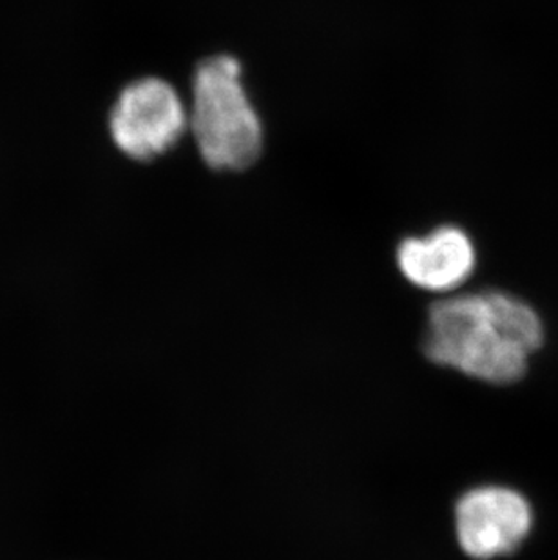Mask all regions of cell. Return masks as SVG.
<instances>
[{"label": "cell", "instance_id": "1", "mask_svg": "<svg viewBox=\"0 0 558 560\" xmlns=\"http://www.w3.org/2000/svg\"><path fill=\"white\" fill-rule=\"evenodd\" d=\"M543 341V319L532 305L508 292L479 291L433 303L422 349L435 365L511 385L524 377Z\"/></svg>", "mask_w": 558, "mask_h": 560}, {"label": "cell", "instance_id": "2", "mask_svg": "<svg viewBox=\"0 0 558 560\" xmlns=\"http://www.w3.org/2000/svg\"><path fill=\"white\" fill-rule=\"evenodd\" d=\"M232 55L201 60L193 79L189 127L201 160L217 171H243L264 151V124Z\"/></svg>", "mask_w": 558, "mask_h": 560}, {"label": "cell", "instance_id": "3", "mask_svg": "<svg viewBox=\"0 0 558 560\" xmlns=\"http://www.w3.org/2000/svg\"><path fill=\"white\" fill-rule=\"evenodd\" d=\"M189 112L178 91L165 80L148 77L126 85L109 115L113 142L129 159H159L184 137Z\"/></svg>", "mask_w": 558, "mask_h": 560}, {"label": "cell", "instance_id": "4", "mask_svg": "<svg viewBox=\"0 0 558 560\" xmlns=\"http://www.w3.org/2000/svg\"><path fill=\"white\" fill-rule=\"evenodd\" d=\"M532 526L530 502L511 488H472L455 506L458 546L475 560L511 556L527 539Z\"/></svg>", "mask_w": 558, "mask_h": 560}, {"label": "cell", "instance_id": "5", "mask_svg": "<svg viewBox=\"0 0 558 560\" xmlns=\"http://www.w3.org/2000/svg\"><path fill=\"white\" fill-rule=\"evenodd\" d=\"M474 242L455 225H441L425 236H410L397 247V267L411 285L428 292H452L474 275Z\"/></svg>", "mask_w": 558, "mask_h": 560}]
</instances>
